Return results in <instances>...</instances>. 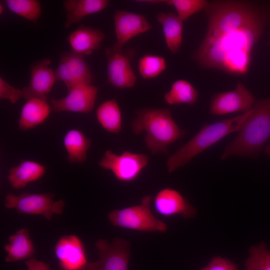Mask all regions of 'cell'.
Returning a JSON list of instances; mask_svg holds the SVG:
<instances>
[{"mask_svg":"<svg viewBox=\"0 0 270 270\" xmlns=\"http://www.w3.org/2000/svg\"><path fill=\"white\" fill-rule=\"evenodd\" d=\"M104 38L105 34L102 30L81 24L68 36L67 41L70 46V51L84 56L100 50Z\"/></svg>","mask_w":270,"mask_h":270,"instance_id":"cell-18","label":"cell"},{"mask_svg":"<svg viewBox=\"0 0 270 270\" xmlns=\"http://www.w3.org/2000/svg\"><path fill=\"white\" fill-rule=\"evenodd\" d=\"M200 270H238L237 265L228 258L213 257L208 264Z\"/></svg>","mask_w":270,"mask_h":270,"instance_id":"cell-32","label":"cell"},{"mask_svg":"<svg viewBox=\"0 0 270 270\" xmlns=\"http://www.w3.org/2000/svg\"><path fill=\"white\" fill-rule=\"evenodd\" d=\"M96 118L106 131L118 134L122 128V115L116 98L106 100L97 108Z\"/></svg>","mask_w":270,"mask_h":270,"instance_id":"cell-25","label":"cell"},{"mask_svg":"<svg viewBox=\"0 0 270 270\" xmlns=\"http://www.w3.org/2000/svg\"><path fill=\"white\" fill-rule=\"evenodd\" d=\"M166 68L165 58L160 56L148 54L138 60V69L140 76L145 80L156 78Z\"/></svg>","mask_w":270,"mask_h":270,"instance_id":"cell-27","label":"cell"},{"mask_svg":"<svg viewBox=\"0 0 270 270\" xmlns=\"http://www.w3.org/2000/svg\"><path fill=\"white\" fill-rule=\"evenodd\" d=\"M50 64V59L44 58L32 66L29 84L21 89L26 100L32 98L47 100L46 96L57 80L54 71L49 66Z\"/></svg>","mask_w":270,"mask_h":270,"instance_id":"cell-15","label":"cell"},{"mask_svg":"<svg viewBox=\"0 0 270 270\" xmlns=\"http://www.w3.org/2000/svg\"><path fill=\"white\" fill-rule=\"evenodd\" d=\"M198 96V92L189 82L178 80L172 83L170 90L164 95V100L170 105L192 106L197 102Z\"/></svg>","mask_w":270,"mask_h":270,"instance_id":"cell-26","label":"cell"},{"mask_svg":"<svg viewBox=\"0 0 270 270\" xmlns=\"http://www.w3.org/2000/svg\"><path fill=\"white\" fill-rule=\"evenodd\" d=\"M57 80L63 82L68 92L77 86L92 84L94 76L84 56L76 52H63L54 70Z\"/></svg>","mask_w":270,"mask_h":270,"instance_id":"cell-10","label":"cell"},{"mask_svg":"<svg viewBox=\"0 0 270 270\" xmlns=\"http://www.w3.org/2000/svg\"><path fill=\"white\" fill-rule=\"evenodd\" d=\"M4 8L3 6L0 4V14H2L4 12Z\"/></svg>","mask_w":270,"mask_h":270,"instance_id":"cell-36","label":"cell"},{"mask_svg":"<svg viewBox=\"0 0 270 270\" xmlns=\"http://www.w3.org/2000/svg\"><path fill=\"white\" fill-rule=\"evenodd\" d=\"M47 100L32 98L22 106L18 122V128L26 131L44 123L48 118L52 108Z\"/></svg>","mask_w":270,"mask_h":270,"instance_id":"cell-19","label":"cell"},{"mask_svg":"<svg viewBox=\"0 0 270 270\" xmlns=\"http://www.w3.org/2000/svg\"><path fill=\"white\" fill-rule=\"evenodd\" d=\"M264 152L266 155L270 156V144H267L265 146V148H264Z\"/></svg>","mask_w":270,"mask_h":270,"instance_id":"cell-35","label":"cell"},{"mask_svg":"<svg viewBox=\"0 0 270 270\" xmlns=\"http://www.w3.org/2000/svg\"><path fill=\"white\" fill-rule=\"evenodd\" d=\"M149 162L144 154L125 151L118 155L107 150L98 162L102 168L110 170L118 181L124 183L136 180Z\"/></svg>","mask_w":270,"mask_h":270,"instance_id":"cell-8","label":"cell"},{"mask_svg":"<svg viewBox=\"0 0 270 270\" xmlns=\"http://www.w3.org/2000/svg\"><path fill=\"white\" fill-rule=\"evenodd\" d=\"M54 252L61 270H84L88 263L84 244L76 236H62Z\"/></svg>","mask_w":270,"mask_h":270,"instance_id":"cell-14","label":"cell"},{"mask_svg":"<svg viewBox=\"0 0 270 270\" xmlns=\"http://www.w3.org/2000/svg\"><path fill=\"white\" fill-rule=\"evenodd\" d=\"M209 38L246 26L270 12V5L241 0H212L204 8Z\"/></svg>","mask_w":270,"mask_h":270,"instance_id":"cell-3","label":"cell"},{"mask_svg":"<svg viewBox=\"0 0 270 270\" xmlns=\"http://www.w3.org/2000/svg\"><path fill=\"white\" fill-rule=\"evenodd\" d=\"M151 201V196L146 195L139 204L110 212L108 214V218L117 227L144 232H165L168 226L152 213Z\"/></svg>","mask_w":270,"mask_h":270,"instance_id":"cell-6","label":"cell"},{"mask_svg":"<svg viewBox=\"0 0 270 270\" xmlns=\"http://www.w3.org/2000/svg\"><path fill=\"white\" fill-rule=\"evenodd\" d=\"M46 170V166L38 162L22 160L18 165L9 170L8 178L14 188L21 189L40 179Z\"/></svg>","mask_w":270,"mask_h":270,"instance_id":"cell-20","label":"cell"},{"mask_svg":"<svg viewBox=\"0 0 270 270\" xmlns=\"http://www.w3.org/2000/svg\"><path fill=\"white\" fill-rule=\"evenodd\" d=\"M236 138L224 148L220 159L237 156L255 158L270 139V96L258 100Z\"/></svg>","mask_w":270,"mask_h":270,"instance_id":"cell-2","label":"cell"},{"mask_svg":"<svg viewBox=\"0 0 270 270\" xmlns=\"http://www.w3.org/2000/svg\"><path fill=\"white\" fill-rule=\"evenodd\" d=\"M137 117L132 122L134 132L140 134L146 132L144 142L153 154H168V146L186 134L179 127L168 108H146L134 110Z\"/></svg>","mask_w":270,"mask_h":270,"instance_id":"cell-4","label":"cell"},{"mask_svg":"<svg viewBox=\"0 0 270 270\" xmlns=\"http://www.w3.org/2000/svg\"><path fill=\"white\" fill-rule=\"evenodd\" d=\"M166 0H138L136 2H146V3H153V4H158V3H162V2H166Z\"/></svg>","mask_w":270,"mask_h":270,"instance_id":"cell-34","label":"cell"},{"mask_svg":"<svg viewBox=\"0 0 270 270\" xmlns=\"http://www.w3.org/2000/svg\"><path fill=\"white\" fill-rule=\"evenodd\" d=\"M21 98H22L21 89L14 88L2 78H0V100H8L12 104H15Z\"/></svg>","mask_w":270,"mask_h":270,"instance_id":"cell-31","label":"cell"},{"mask_svg":"<svg viewBox=\"0 0 270 270\" xmlns=\"http://www.w3.org/2000/svg\"><path fill=\"white\" fill-rule=\"evenodd\" d=\"M99 259L88 262L84 270H128L130 244L120 238L111 242L98 239L95 242Z\"/></svg>","mask_w":270,"mask_h":270,"instance_id":"cell-9","label":"cell"},{"mask_svg":"<svg viewBox=\"0 0 270 270\" xmlns=\"http://www.w3.org/2000/svg\"><path fill=\"white\" fill-rule=\"evenodd\" d=\"M6 4L14 13L36 22L42 14L40 2L36 0H6Z\"/></svg>","mask_w":270,"mask_h":270,"instance_id":"cell-28","label":"cell"},{"mask_svg":"<svg viewBox=\"0 0 270 270\" xmlns=\"http://www.w3.org/2000/svg\"><path fill=\"white\" fill-rule=\"evenodd\" d=\"M251 111L252 109L234 118L204 126L192 139L168 158V172L172 173L184 166L230 134L238 132Z\"/></svg>","mask_w":270,"mask_h":270,"instance_id":"cell-5","label":"cell"},{"mask_svg":"<svg viewBox=\"0 0 270 270\" xmlns=\"http://www.w3.org/2000/svg\"><path fill=\"white\" fill-rule=\"evenodd\" d=\"M156 20L162 26L166 44L171 53H178L182 41L183 22L171 12H160Z\"/></svg>","mask_w":270,"mask_h":270,"instance_id":"cell-23","label":"cell"},{"mask_svg":"<svg viewBox=\"0 0 270 270\" xmlns=\"http://www.w3.org/2000/svg\"><path fill=\"white\" fill-rule=\"evenodd\" d=\"M104 52L108 82L120 89L134 87L137 78L132 67L130 55L116 44L106 48Z\"/></svg>","mask_w":270,"mask_h":270,"instance_id":"cell-11","label":"cell"},{"mask_svg":"<svg viewBox=\"0 0 270 270\" xmlns=\"http://www.w3.org/2000/svg\"><path fill=\"white\" fill-rule=\"evenodd\" d=\"M270 24V12L246 26L204 38L193 58L204 68L245 74L251 64L254 48Z\"/></svg>","mask_w":270,"mask_h":270,"instance_id":"cell-1","label":"cell"},{"mask_svg":"<svg viewBox=\"0 0 270 270\" xmlns=\"http://www.w3.org/2000/svg\"><path fill=\"white\" fill-rule=\"evenodd\" d=\"M154 206L157 212L166 216H180L188 219L196 214V209L178 190L165 188L156 194Z\"/></svg>","mask_w":270,"mask_h":270,"instance_id":"cell-17","label":"cell"},{"mask_svg":"<svg viewBox=\"0 0 270 270\" xmlns=\"http://www.w3.org/2000/svg\"><path fill=\"white\" fill-rule=\"evenodd\" d=\"M254 102L255 98L251 92L244 84L238 82L234 89L212 96L209 112L212 116L244 113L250 110Z\"/></svg>","mask_w":270,"mask_h":270,"instance_id":"cell-12","label":"cell"},{"mask_svg":"<svg viewBox=\"0 0 270 270\" xmlns=\"http://www.w3.org/2000/svg\"><path fill=\"white\" fill-rule=\"evenodd\" d=\"M108 0H66L63 2L66 14L65 28H70L86 16L98 12L108 7Z\"/></svg>","mask_w":270,"mask_h":270,"instance_id":"cell-21","label":"cell"},{"mask_svg":"<svg viewBox=\"0 0 270 270\" xmlns=\"http://www.w3.org/2000/svg\"><path fill=\"white\" fill-rule=\"evenodd\" d=\"M115 43L122 48L128 40L152 28L143 14L123 10H116L114 14Z\"/></svg>","mask_w":270,"mask_h":270,"instance_id":"cell-16","label":"cell"},{"mask_svg":"<svg viewBox=\"0 0 270 270\" xmlns=\"http://www.w3.org/2000/svg\"><path fill=\"white\" fill-rule=\"evenodd\" d=\"M63 144L67 152L68 162L82 163L86 160L87 152L91 146L92 140L82 131L74 128L66 132Z\"/></svg>","mask_w":270,"mask_h":270,"instance_id":"cell-24","label":"cell"},{"mask_svg":"<svg viewBox=\"0 0 270 270\" xmlns=\"http://www.w3.org/2000/svg\"><path fill=\"white\" fill-rule=\"evenodd\" d=\"M248 252L244 261L246 270H270V250L264 242L252 246Z\"/></svg>","mask_w":270,"mask_h":270,"instance_id":"cell-29","label":"cell"},{"mask_svg":"<svg viewBox=\"0 0 270 270\" xmlns=\"http://www.w3.org/2000/svg\"><path fill=\"white\" fill-rule=\"evenodd\" d=\"M206 0H169L168 5L172 6L176 9L177 16L184 21L196 13L204 10L208 4Z\"/></svg>","mask_w":270,"mask_h":270,"instance_id":"cell-30","label":"cell"},{"mask_svg":"<svg viewBox=\"0 0 270 270\" xmlns=\"http://www.w3.org/2000/svg\"><path fill=\"white\" fill-rule=\"evenodd\" d=\"M4 249L8 253L5 258L6 262L28 260L31 258L36 252L27 228H21L10 236L8 242L5 244Z\"/></svg>","mask_w":270,"mask_h":270,"instance_id":"cell-22","label":"cell"},{"mask_svg":"<svg viewBox=\"0 0 270 270\" xmlns=\"http://www.w3.org/2000/svg\"><path fill=\"white\" fill-rule=\"evenodd\" d=\"M52 193H23L18 196L10 194L5 197L4 206L15 209L18 213L42 215L51 220L54 214H61L65 206L62 200L54 201Z\"/></svg>","mask_w":270,"mask_h":270,"instance_id":"cell-7","label":"cell"},{"mask_svg":"<svg viewBox=\"0 0 270 270\" xmlns=\"http://www.w3.org/2000/svg\"><path fill=\"white\" fill-rule=\"evenodd\" d=\"M99 88L92 84H82L68 91L61 98H50V103L55 112H72L88 113L94 108Z\"/></svg>","mask_w":270,"mask_h":270,"instance_id":"cell-13","label":"cell"},{"mask_svg":"<svg viewBox=\"0 0 270 270\" xmlns=\"http://www.w3.org/2000/svg\"><path fill=\"white\" fill-rule=\"evenodd\" d=\"M26 265L28 270H50L48 263L37 260L35 258H30L26 260Z\"/></svg>","mask_w":270,"mask_h":270,"instance_id":"cell-33","label":"cell"},{"mask_svg":"<svg viewBox=\"0 0 270 270\" xmlns=\"http://www.w3.org/2000/svg\"><path fill=\"white\" fill-rule=\"evenodd\" d=\"M268 46H270V29L268 32Z\"/></svg>","mask_w":270,"mask_h":270,"instance_id":"cell-37","label":"cell"}]
</instances>
